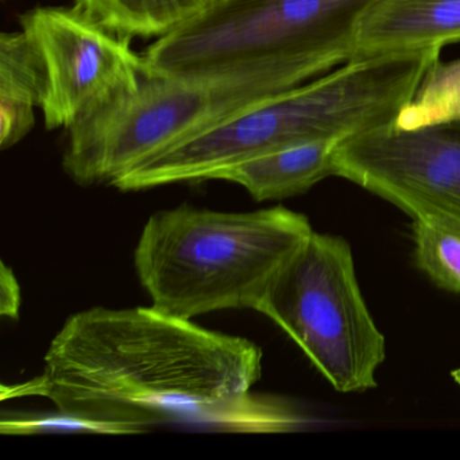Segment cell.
Masks as SVG:
<instances>
[{
	"label": "cell",
	"mask_w": 460,
	"mask_h": 460,
	"mask_svg": "<svg viewBox=\"0 0 460 460\" xmlns=\"http://www.w3.org/2000/svg\"><path fill=\"white\" fill-rule=\"evenodd\" d=\"M44 363L41 376L15 387L18 395L47 398L104 435L166 424L282 432L303 422L285 405L252 406L262 374L257 344L155 305L77 312L50 341Z\"/></svg>",
	"instance_id": "cell-1"
},
{
	"label": "cell",
	"mask_w": 460,
	"mask_h": 460,
	"mask_svg": "<svg viewBox=\"0 0 460 460\" xmlns=\"http://www.w3.org/2000/svg\"><path fill=\"white\" fill-rule=\"evenodd\" d=\"M440 52L427 49L351 60L172 145L111 185L119 190H145L208 181L225 169L265 153L343 141L393 125Z\"/></svg>",
	"instance_id": "cell-2"
},
{
	"label": "cell",
	"mask_w": 460,
	"mask_h": 460,
	"mask_svg": "<svg viewBox=\"0 0 460 460\" xmlns=\"http://www.w3.org/2000/svg\"><path fill=\"white\" fill-rule=\"evenodd\" d=\"M312 233L305 215L281 206L250 212L181 206L149 217L134 266L152 305L174 316L260 312Z\"/></svg>",
	"instance_id": "cell-3"
},
{
	"label": "cell",
	"mask_w": 460,
	"mask_h": 460,
	"mask_svg": "<svg viewBox=\"0 0 460 460\" xmlns=\"http://www.w3.org/2000/svg\"><path fill=\"white\" fill-rule=\"evenodd\" d=\"M376 0H219L155 40L150 75L265 80L292 90L354 58L360 18Z\"/></svg>",
	"instance_id": "cell-4"
},
{
	"label": "cell",
	"mask_w": 460,
	"mask_h": 460,
	"mask_svg": "<svg viewBox=\"0 0 460 460\" xmlns=\"http://www.w3.org/2000/svg\"><path fill=\"white\" fill-rule=\"evenodd\" d=\"M265 80L192 82L147 75L68 128L64 171L82 185L114 182L147 158L277 93Z\"/></svg>",
	"instance_id": "cell-5"
},
{
	"label": "cell",
	"mask_w": 460,
	"mask_h": 460,
	"mask_svg": "<svg viewBox=\"0 0 460 460\" xmlns=\"http://www.w3.org/2000/svg\"><path fill=\"white\" fill-rule=\"evenodd\" d=\"M341 393L376 386L385 336L368 312L346 239L312 233L261 306Z\"/></svg>",
	"instance_id": "cell-6"
},
{
	"label": "cell",
	"mask_w": 460,
	"mask_h": 460,
	"mask_svg": "<svg viewBox=\"0 0 460 460\" xmlns=\"http://www.w3.org/2000/svg\"><path fill=\"white\" fill-rule=\"evenodd\" d=\"M333 176L413 220L460 226V118L409 130L393 123L349 137L336 146Z\"/></svg>",
	"instance_id": "cell-7"
},
{
	"label": "cell",
	"mask_w": 460,
	"mask_h": 460,
	"mask_svg": "<svg viewBox=\"0 0 460 460\" xmlns=\"http://www.w3.org/2000/svg\"><path fill=\"white\" fill-rule=\"evenodd\" d=\"M21 28L41 66L40 110L49 130H68L88 109L150 75L133 40L107 31L75 6L29 10Z\"/></svg>",
	"instance_id": "cell-8"
},
{
	"label": "cell",
	"mask_w": 460,
	"mask_h": 460,
	"mask_svg": "<svg viewBox=\"0 0 460 460\" xmlns=\"http://www.w3.org/2000/svg\"><path fill=\"white\" fill-rule=\"evenodd\" d=\"M460 42V0H376L360 18L352 60Z\"/></svg>",
	"instance_id": "cell-9"
},
{
	"label": "cell",
	"mask_w": 460,
	"mask_h": 460,
	"mask_svg": "<svg viewBox=\"0 0 460 460\" xmlns=\"http://www.w3.org/2000/svg\"><path fill=\"white\" fill-rule=\"evenodd\" d=\"M341 142H312L274 150L230 166L214 180L241 185L257 201L290 198L333 176V155Z\"/></svg>",
	"instance_id": "cell-10"
},
{
	"label": "cell",
	"mask_w": 460,
	"mask_h": 460,
	"mask_svg": "<svg viewBox=\"0 0 460 460\" xmlns=\"http://www.w3.org/2000/svg\"><path fill=\"white\" fill-rule=\"evenodd\" d=\"M44 79L39 58L23 31L0 36V147L20 144L36 123Z\"/></svg>",
	"instance_id": "cell-11"
},
{
	"label": "cell",
	"mask_w": 460,
	"mask_h": 460,
	"mask_svg": "<svg viewBox=\"0 0 460 460\" xmlns=\"http://www.w3.org/2000/svg\"><path fill=\"white\" fill-rule=\"evenodd\" d=\"M219 0H75L93 22L126 39H161Z\"/></svg>",
	"instance_id": "cell-12"
},
{
	"label": "cell",
	"mask_w": 460,
	"mask_h": 460,
	"mask_svg": "<svg viewBox=\"0 0 460 460\" xmlns=\"http://www.w3.org/2000/svg\"><path fill=\"white\" fill-rule=\"evenodd\" d=\"M460 118V58L428 66L413 98L400 112L395 126L417 128Z\"/></svg>",
	"instance_id": "cell-13"
},
{
	"label": "cell",
	"mask_w": 460,
	"mask_h": 460,
	"mask_svg": "<svg viewBox=\"0 0 460 460\" xmlns=\"http://www.w3.org/2000/svg\"><path fill=\"white\" fill-rule=\"evenodd\" d=\"M414 262L441 289L460 295V226L413 220Z\"/></svg>",
	"instance_id": "cell-14"
},
{
	"label": "cell",
	"mask_w": 460,
	"mask_h": 460,
	"mask_svg": "<svg viewBox=\"0 0 460 460\" xmlns=\"http://www.w3.org/2000/svg\"><path fill=\"white\" fill-rule=\"evenodd\" d=\"M21 303H22V296H21L20 284L15 279L14 271L6 263H2V271H0V314L9 317V319H18Z\"/></svg>",
	"instance_id": "cell-15"
},
{
	"label": "cell",
	"mask_w": 460,
	"mask_h": 460,
	"mask_svg": "<svg viewBox=\"0 0 460 460\" xmlns=\"http://www.w3.org/2000/svg\"><path fill=\"white\" fill-rule=\"evenodd\" d=\"M452 376H454L455 381L460 385V370H455L454 373H452Z\"/></svg>",
	"instance_id": "cell-16"
}]
</instances>
